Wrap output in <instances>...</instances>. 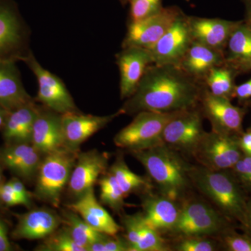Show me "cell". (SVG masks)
I'll return each instance as SVG.
<instances>
[{
	"label": "cell",
	"mask_w": 251,
	"mask_h": 251,
	"mask_svg": "<svg viewBox=\"0 0 251 251\" xmlns=\"http://www.w3.org/2000/svg\"><path fill=\"white\" fill-rule=\"evenodd\" d=\"M203 90L201 81L178 66L152 64L120 110L122 115H135L141 111L173 112L196 108Z\"/></svg>",
	"instance_id": "obj_1"
},
{
	"label": "cell",
	"mask_w": 251,
	"mask_h": 251,
	"mask_svg": "<svg viewBox=\"0 0 251 251\" xmlns=\"http://www.w3.org/2000/svg\"><path fill=\"white\" fill-rule=\"evenodd\" d=\"M130 153L145 167L160 194L177 202L184 198L192 183V167L188 166L177 151L162 143Z\"/></svg>",
	"instance_id": "obj_2"
},
{
	"label": "cell",
	"mask_w": 251,
	"mask_h": 251,
	"mask_svg": "<svg viewBox=\"0 0 251 251\" xmlns=\"http://www.w3.org/2000/svg\"><path fill=\"white\" fill-rule=\"evenodd\" d=\"M193 184L229 219L248 229V203L237 180L226 171H211L204 167L192 168Z\"/></svg>",
	"instance_id": "obj_3"
},
{
	"label": "cell",
	"mask_w": 251,
	"mask_h": 251,
	"mask_svg": "<svg viewBox=\"0 0 251 251\" xmlns=\"http://www.w3.org/2000/svg\"><path fill=\"white\" fill-rule=\"evenodd\" d=\"M78 153L63 149L44 156L36 176L34 194L38 199L59 207Z\"/></svg>",
	"instance_id": "obj_4"
},
{
	"label": "cell",
	"mask_w": 251,
	"mask_h": 251,
	"mask_svg": "<svg viewBox=\"0 0 251 251\" xmlns=\"http://www.w3.org/2000/svg\"><path fill=\"white\" fill-rule=\"evenodd\" d=\"M177 112H138L133 121L117 133L114 143L117 148L129 152L148 150L163 143L162 136L165 126Z\"/></svg>",
	"instance_id": "obj_5"
},
{
	"label": "cell",
	"mask_w": 251,
	"mask_h": 251,
	"mask_svg": "<svg viewBox=\"0 0 251 251\" xmlns=\"http://www.w3.org/2000/svg\"><path fill=\"white\" fill-rule=\"evenodd\" d=\"M34 73L38 82L37 95L34 99L43 106L64 115L72 112H80L72 96L69 93L63 81L57 75L44 69L30 51L22 59Z\"/></svg>",
	"instance_id": "obj_6"
},
{
	"label": "cell",
	"mask_w": 251,
	"mask_h": 251,
	"mask_svg": "<svg viewBox=\"0 0 251 251\" xmlns=\"http://www.w3.org/2000/svg\"><path fill=\"white\" fill-rule=\"evenodd\" d=\"M29 30L16 6L0 0V61H22L30 52Z\"/></svg>",
	"instance_id": "obj_7"
},
{
	"label": "cell",
	"mask_w": 251,
	"mask_h": 251,
	"mask_svg": "<svg viewBox=\"0 0 251 251\" xmlns=\"http://www.w3.org/2000/svg\"><path fill=\"white\" fill-rule=\"evenodd\" d=\"M238 137L221 134L213 130L205 132L193 156L202 167L211 171L232 169L244 155Z\"/></svg>",
	"instance_id": "obj_8"
},
{
	"label": "cell",
	"mask_w": 251,
	"mask_h": 251,
	"mask_svg": "<svg viewBox=\"0 0 251 251\" xmlns=\"http://www.w3.org/2000/svg\"><path fill=\"white\" fill-rule=\"evenodd\" d=\"M204 133L202 112L193 108L176 112L165 126L162 138L178 152L193 155Z\"/></svg>",
	"instance_id": "obj_9"
},
{
	"label": "cell",
	"mask_w": 251,
	"mask_h": 251,
	"mask_svg": "<svg viewBox=\"0 0 251 251\" xmlns=\"http://www.w3.org/2000/svg\"><path fill=\"white\" fill-rule=\"evenodd\" d=\"M226 225L223 216L209 204L191 201L181 206L179 220L172 233L179 237H205L222 232Z\"/></svg>",
	"instance_id": "obj_10"
},
{
	"label": "cell",
	"mask_w": 251,
	"mask_h": 251,
	"mask_svg": "<svg viewBox=\"0 0 251 251\" xmlns=\"http://www.w3.org/2000/svg\"><path fill=\"white\" fill-rule=\"evenodd\" d=\"M182 12L178 6L163 7L153 16L136 22L128 23L122 49L132 46L151 49Z\"/></svg>",
	"instance_id": "obj_11"
},
{
	"label": "cell",
	"mask_w": 251,
	"mask_h": 251,
	"mask_svg": "<svg viewBox=\"0 0 251 251\" xmlns=\"http://www.w3.org/2000/svg\"><path fill=\"white\" fill-rule=\"evenodd\" d=\"M200 103L202 115L210 122L211 130L232 136L242 134L244 108L234 106L229 99L214 95L207 89L203 90Z\"/></svg>",
	"instance_id": "obj_12"
},
{
	"label": "cell",
	"mask_w": 251,
	"mask_h": 251,
	"mask_svg": "<svg viewBox=\"0 0 251 251\" xmlns=\"http://www.w3.org/2000/svg\"><path fill=\"white\" fill-rule=\"evenodd\" d=\"M193 42L188 16L182 12L168 30L150 49L153 64L179 67Z\"/></svg>",
	"instance_id": "obj_13"
},
{
	"label": "cell",
	"mask_w": 251,
	"mask_h": 251,
	"mask_svg": "<svg viewBox=\"0 0 251 251\" xmlns=\"http://www.w3.org/2000/svg\"><path fill=\"white\" fill-rule=\"evenodd\" d=\"M121 115L120 110L106 116L84 115L80 112L62 115L61 122L64 148L69 151L79 152L82 143Z\"/></svg>",
	"instance_id": "obj_14"
},
{
	"label": "cell",
	"mask_w": 251,
	"mask_h": 251,
	"mask_svg": "<svg viewBox=\"0 0 251 251\" xmlns=\"http://www.w3.org/2000/svg\"><path fill=\"white\" fill-rule=\"evenodd\" d=\"M108 157L106 153L91 150L79 153L68 184V191L77 200L94 188L100 176L107 173Z\"/></svg>",
	"instance_id": "obj_15"
},
{
	"label": "cell",
	"mask_w": 251,
	"mask_h": 251,
	"mask_svg": "<svg viewBox=\"0 0 251 251\" xmlns=\"http://www.w3.org/2000/svg\"><path fill=\"white\" fill-rule=\"evenodd\" d=\"M120 74V97L127 99L132 95L149 66L153 64L150 50L140 47L122 49L116 54Z\"/></svg>",
	"instance_id": "obj_16"
},
{
	"label": "cell",
	"mask_w": 251,
	"mask_h": 251,
	"mask_svg": "<svg viewBox=\"0 0 251 251\" xmlns=\"http://www.w3.org/2000/svg\"><path fill=\"white\" fill-rule=\"evenodd\" d=\"M62 115L44 106H39L33 126L30 143L43 156L64 148Z\"/></svg>",
	"instance_id": "obj_17"
},
{
	"label": "cell",
	"mask_w": 251,
	"mask_h": 251,
	"mask_svg": "<svg viewBox=\"0 0 251 251\" xmlns=\"http://www.w3.org/2000/svg\"><path fill=\"white\" fill-rule=\"evenodd\" d=\"M42 156L30 143L5 144L0 149V166L16 177L30 181L37 174Z\"/></svg>",
	"instance_id": "obj_18"
},
{
	"label": "cell",
	"mask_w": 251,
	"mask_h": 251,
	"mask_svg": "<svg viewBox=\"0 0 251 251\" xmlns=\"http://www.w3.org/2000/svg\"><path fill=\"white\" fill-rule=\"evenodd\" d=\"M193 42L224 52L232 31L241 21L188 16Z\"/></svg>",
	"instance_id": "obj_19"
},
{
	"label": "cell",
	"mask_w": 251,
	"mask_h": 251,
	"mask_svg": "<svg viewBox=\"0 0 251 251\" xmlns=\"http://www.w3.org/2000/svg\"><path fill=\"white\" fill-rule=\"evenodd\" d=\"M16 216L18 223L11 233L15 239H44L62 225V217L46 208L33 209Z\"/></svg>",
	"instance_id": "obj_20"
},
{
	"label": "cell",
	"mask_w": 251,
	"mask_h": 251,
	"mask_svg": "<svg viewBox=\"0 0 251 251\" xmlns=\"http://www.w3.org/2000/svg\"><path fill=\"white\" fill-rule=\"evenodd\" d=\"M142 206L144 219L149 226L161 234L173 232L181 211L177 201L148 192L144 196Z\"/></svg>",
	"instance_id": "obj_21"
},
{
	"label": "cell",
	"mask_w": 251,
	"mask_h": 251,
	"mask_svg": "<svg viewBox=\"0 0 251 251\" xmlns=\"http://www.w3.org/2000/svg\"><path fill=\"white\" fill-rule=\"evenodd\" d=\"M122 223L129 251H169L161 234L147 224L143 213L123 216Z\"/></svg>",
	"instance_id": "obj_22"
},
{
	"label": "cell",
	"mask_w": 251,
	"mask_h": 251,
	"mask_svg": "<svg viewBox=\"0 0 251 251\" xmlns=\"http://www.w3.org/2000/svg\"><path fill=\"white\" fill-rule=\"evenodd\" d=\"M68 209L75 211L90 227L110 236H117L122 227L96 198L94 188L77 198Z\"/></svg>",
	"instance_id": "obj_23"
},
{
	"label": "cell",
	"mask_w": 251,
	"mask_h": 251,
	"mask_svg": "<svg viewBox=\"0 0 251 251\" xmlns=\"http://www.w3.org/2000/svg\"><path fill=\"white\" fill-rule=\"evenodd\" d=\"M16 62L0 61V105L7 111L34 100L23 86Z\"/></svg>",
	"instance_id": "obj_24"
},
{
	"label": "cell",
	"mask_w": 251,
	"mask_h": 251,
	"mask_svg": "<svg viewBox=\"0 0 251 251\" xmlns=\"http://www.w3.org/2000/svg\"><path fill=\"white\" fill-rule=\"evenodd\" d=\"M39 109L34 100L8 112L1 130L6 145L30 143L33 126Z\"/></svg>",
	"instance_id": "obj_25"
},
{
	"label": "cell",
	"mask_w": 251,
	"mask_h": 251,
	"mask_svg": "<svg viewBox=\"0 0 251 251\" xmlns=\"http://www.w3.org/2000/svg\"><path fill=\"white\" fill-rule=\"evenodd\" d=\"M225 62L224 52L193 42L179 67L196 80L204 81L211 69L223 65Z\"/></svg>",
	"instance_id": "obj_26"
},
{
	"label": "cell",
	"mask_w": 251,
	"mask_h": 251,
	"mask_svg": "<svg viewBox=\"0 0 251 251\" xmlns=\"http://www.w3.org/2000/svg\"><path fill=\"white\" fill-rule=\"evenodd\" d=\"M226 49L225 64L237 72L251 70V26L241 21L232 31Z\"/></svg>",
	"instance_id": "obj_27"
},
{
	"label": "cell",
	"mask_w": 251,
	"mask_h": 251,
	"mask_svg": "<svg viewBox=\"0 0 251 251\" xmlns=\"http://www.w3.org/2000/svg\"><path fill=\"white\" fill-rule=\"evenodd\" d=\"M62 225L74 242L88 251L89 248L105 234L98 232L90 227L75 211L68 209L63 211Z\"/></svg>",
	"instance_id": "obj_28"
},
{
	"label": "cell",
	"mask_w": 251,
	"mask_h": 251,
	"mask_svg": "<svg viewBox=\"0 0 251 251\" xmlns=\"http://www.w3.org/2000/svg\"><path fill=\"white\" fill-rule=\"evenodd\" d=\"M109 172L115 176L119 186L127 197L131 193H147L151 189L150 180L130 171L122 157L115 160Z\"/></svg>",
	"instance_id": "obj_29"
},
{
	"label": "cell",
	"mask_w": 251,
	"mask_h": 251,
	"mask_svg": "<svg viewBox=\"0 0 251 251\" xmlns=\"http://www.w3.org/2000/svg\"><path fill=\"white\" fill-rule=\"evenodd\" d=\"M237 72L227 64L213 68L204 78L207 90L214 95L230 100L233 98L234 76Z\"/></svg>",
	"instance_id": "obj_30"
},
{
	"label": "cell",
	"mask_w": 251,
	"mask_h": 251,
	"mask_svg": "<svg viewBox=\"0 0 251 251\" xmlns=\"http://www.w3.org/2000/svg\"><path fill=\"white\" fill-rule=\"evenodd\" d=\"M99 184L101 202L117 212L122 210L127 196L119 186L115 176L108 172L99 179Z\"/></svg>",
	"instance_id": "obj_31"
},
{
	"label": "cell",
	"mask_w": 251,
	"mask_h": 251,
	"mask_svg": "<svg viewBox=\"0 0 251 251\" xmlns=\"http://www.w3.org/2000/svg\"><path fill=\"white\" fill-rule=\"evenodd\" d=\"M39 251H86L77 245L65 227L57 229L55 232L44 239V242L38 247Z\"/></svg>",
	"instance_id": "obj_32"
},
{
	"label": "cell",
	"mask_w": 251,
	"mask_h": 251,
	"mask_svg": "<svg viewBox=\"0 0 251 251\" xmlns=\"http://www.w3.org/2000/svg\"><path fill=\"white\" fill-rule=\"evenodd\" d=\"M128 23L136 22L156 14L163 9V0H130Z\"/></svg>",
	"instance_id": "obj_33"
},
{
	"label": "cell",
	"mask_w": 251,
	"mask_h": 251,
	"mask_svg": "<svg viewBox=\"0 0 251 251\" xmlns=\"http://www.w3.org/2000/svg\"><path fill=\"white\" fill-rule=\"evenodd\" d=\"M175 248L179 251H214L216 244L204 236H186L181 237Z\"/></svg>",
	"instance_id": "obj_34"
},
{
	"label": "cell",
	"mask_w": 251,
	"mask_h": 251,
	"mask_svg": "<svg viewBox=\"0 0 251 251\" xmlns=\"http://www.w3.org/2000/svg\"><path fill=\"white\" fill-rule=\"evenodd\" d=\"M88 251H129L125 237L105 234L101 239L94 243Z\"/></svg>",
	"instance_id": "obj_35"
},
{
	"label": "cell",
	"mask_w": 251,
	"mask_h": 251,
	"mask_svg": "<svg viewBox=\"0 0 251 251\" xmlns=\"http://www.w3.org/2000/svg\"><path fill=\"white\" fill-rule=\"evenodd\" d=\"M225 247L230 251H251V238L233 232H226L222 237Z\"/></svg>",
	"instance_id": "obj_36"
},
{
	"label": "cell",
	"mask_w": 251,
	"mask_h": 251,
	"mask_svg": "<svg viewBox=\"0 0 251 251\" xmlns=\"http://www.w3.org/2000/svg\"><path fill=\"white\" fill-rule=\"evenodd\" d=\"M232 169L237 179L251 191V156L243 155Z\"/></svg>",
	"instance_id": "obj_37"
},
{
	"label": "cell",
	"mask_w": 251,
	"mask_h": 251,
	"mask_svg": "<svg viewBox=\"0 0 251 251\" xmlns=\"http://www.w3.org/2000/svg\"><path fill=\"white\" fill-rule=\"evenodd\" d=\"M0 201L6 206H24L23 200L18 196L9 181L0 185Z\"/></svg>",
	"instance_id": "obj_38"
},
{
	"label": "cell",
	"mask_w": 251,
	"mask_h": 251,
	"mask_svg": "<svg viewBox=\"0 0 251 251\" xmlns=\"http://www.w3.org/2000/svg\"><path fill=\"white\" fill-rule=\"evenodd\" d=\"M9 181L11 183V186H12L16 193H17L18 196L23 200V202H24V206L29 207L31 204V195L26 189L23 181L19 178L16 177V176L13 177Z\"/></svg>",
	"instance_id": "obj_39"
},
{
	"label": "cell",
	"mask_w": 251,
	"mask_h": 251,
	"mask_svg": "<svg viewBox=\"0 0 251 251\" xmlns=\"http://www.w3.org/2000/svg\"><path fill=\"white\" fill-rule=\"evenodd\" d=\"M13 250L12 244L9 238V229L4 219L0 216V251Z\"/></svg>",
	"instance_id": "obj_40"
},
{
	"label": "cell",
	"mask_w": 251,
	"mask_h": 251,
	"mask_svg": "<svg viewBox=\"0 0 251 251\" xmlns=\"http://www.w3.org/2000/svg\"><path fill=\"white\" fill-rule=\"evenodd\" d=\"M234 97H237L240 101L251 98V78L244 83L236 86Z\"/></svg>",
	"instance_id": "obj_41"
},
{
	"label": "cell",
	"mask_w": 251,
	"mask_h": 251,
	"mask_svg": "<svg viewBox=\"0 0 251 251\" xmlns=\"http://www.w3.org/2000/svg\"><path fill=\"white\" fill-rule=\"evenodd\" d=\"M239 147L244 155L251 156V130L238 137Z\"/></svg>",
	"instance_id": "obj_42"
},
{
	"label": "cell",
	"mask_w": 251,
	"mask_h": 251,
	"mask_svg": "<svg viewBox=\"0 0 251 251\" xmlns=\"http://www.w3.org/2000/svg\"><path fill=\"white\" fill-rule=\"evenodd\" d=\"M8 112H9V111H7L6 109H4L0 105V130H1V128L4 126L6 117H7Z\"/></svg>",
	"instance_id": "obj_43"
},
{
	"label": "cell",
	"mask_w": 251,
	"mask_h": 251,
	"mask_svg": "<svg viewBox=\"0 0 251 251\" xmlns=\"http://www.w3.org/2000/svg\"><path fill=\"white\" fill-rule=\"evenodd\" d=\"M247 9V22L251 26V0H244Z\"/></svg>",
	"instance_id": "obj_44"
},
{
	"label": "cell",
	"mask_w": 251,
	"mask_h": 251,
	"mask_svg": "<svg viewBox=\"0 0 251 251\" xmlns=\"http://www.w3.org/2000/svg\"><path fill=\"white\" fill-rule=\"evenodd\" d=\"M251 232V202L248 203V229Z\"/></svg>",
	"instance_id": "obj_45"
},
{
	"label": "cell",
	"mask_w": 251,
	"mask_h": 251,
	"mask_svg": "<svg viewBox=\"0 0 251 251\" xmlns=\"http://www.w3.org/2000/svg\"><path fill=\"white\" fill-rule=\"evenodd\" d=\"M2 167L0 166V185L3 184L4 182V175H3L2 173Z\"/></svg>",
	"instance_id": "obj_46"
},
{
	"label": "cell",
	"mask_w": 251,
	"mask_h": 251,
	"mask_svg": "<svg viewBox=\"0 0 251 251\" xmlns=\"http://www.w3.org/2000/svg\"><path fill=\"white\" fill-rule=\"evenodd\" d=\"M130 0H120L121 4L123 5L124 6H126L128 3H129Z\"/></svg>",
	"instance_id": "obj_47"
},
{
	"label": "cell",
	"mask_w": 251,
	"mask_h": 251,
	"mask_svg": "<svg viewBox=\"0 0 251 251\" xmlns=\"http://www.w3.org/2000/svg\"><path fill=\"white\" fill-rule=\"evenodd\" d=\"M1 201H0V206H1Z\"/></svg>",
	"instance_id": "obj_48"
}]
</instances>
